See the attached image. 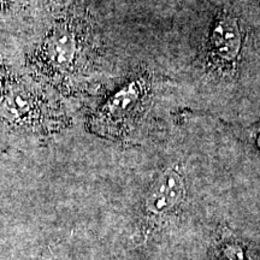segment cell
<instances>
[{
	"mask_svg": "<svg viewBox=\"0 0 260 260\" xmlns=\"http://www.w3.org/2000/svg\"><path fill=\"white\" fill-rule=\"evenodd\" d=\"M79 42L73 32L57 30L47 38L44 53L52 67L58 70H68L76 61Z\"/></svg>",
	"mask_w": 260,
	"mask_h": 260,
	"instance_id": "277c9868",
	"label": "cell"
},
{
	"mask_svg": "<svg viewBox=\"0 0 260 260\" xmlns=\"http://www.w3.org/2000/svg\"><path fill=\"white\" fill-rule=\"evenodd\" d=\"M218 260H247L245 248L232 234H223L218 246Z\"/></svg>",
	"mask_w": 260,
	"mask_h": 260,
	"instance_id": "8992f818",
	"label": "cell"
},
{
	"mask_svg": "<svg viewBox=\"0 0 260 260\" xmlns=\"http://www.w3.org/2000/svg\"><path fill=\"white\" fill-rule=\"evenodd\" d=\"M256 145H258V147L260 148V133H259V135L256 136Z\"/></svg>",
	"mask_w": 260,
	"mask_h": 260,
	"instance_id": "52a82bcc",
	"label": "cell"
},
{
	"mask_svg": "<svg viewBox=\"0 0 260 260\" xmlns=\"http://www.w3.org/2000/svg\"><path fill=\"white\" fill-rule=\"evenodd\" d=\"M145 86L139 81H133L113 94L98 115V124L110 130H118L135 116L141 105Z\"/></svg>",
	"mask_w": 260,
	"mask_h": 260,
	"instance_id": "3957f363",
	"label": "cell"
},
{
	"mask_svg": "<svg viewBox=\"0 0 260 260\" xmlns=\"http://www.w3.org/2000/svg\"><path fill=\"white\" fill-rule=\"evenodd\" d=\"M186 197L184 178L177 169L170 168L158 175L145 199V213L152 224L161 222L176 211Z\"/></svg>",
	"mask_w": 260,
	"mask_h": 260,
	"instance_id": "6da1fadb",
	"label": "cell"
},
{
	"mask_svg": "<svg viewBox=\"0 0 260 260\" xmlns=\"http://www.w3.org/2000/svg\"><path fill=\"white\" fill-rule=\"evenodd\" d=\"M32 100L22 90L10 92L0 104V116L10 121H19L30 115Z\"/></svg>",
	"mask_w": 260,
	"mask_h": 260,
	"instance_id": "5b68a950",
	"label": "cell"
},
{
	"mask_svg": "<svg viewBox=\"0 0 260 260\" xmlns=\"http://www.w3.org/2000/svg\"><path fill=\"white\" fill-rule=\"evenodd\" d=\"M243 46V31L233 15L224 14L216 18L207 41V53L220 69L233 70L239 63Z\"/></svg>",
	"mask_w": 260,
	"mask_h": 260,
	"instance_id": "7a4b0ae2",
	"label": "cell"
}]
</instances>
